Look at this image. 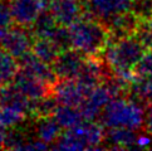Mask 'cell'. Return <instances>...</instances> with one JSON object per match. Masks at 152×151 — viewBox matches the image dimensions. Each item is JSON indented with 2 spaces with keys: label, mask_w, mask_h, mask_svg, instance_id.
Returning a JSON list of instances; mask_svg holds the SVG:
<instances>
[{
  "label": "cell",
  "mask_w": 152,
  "mask_h": 151,
  "mask_svg": "<svg viewBox=\"0 0 152 151\" xmlns=\"http://www.w3.org/2000/svg\"><path fill=\"white\" fill-rule=\"evenodd\" d=\"M73 48L86 57L99 58L103 49L111 39V33L107 26L98 19L83 14L78 20L69 26Z\"/></svg>",
  "instance_id": "1"
},
{
  "label": "cell",
  "mask_w": 152,
  "mask_h": 151,
  "mask_svg": "<svg viewBox=\"0 0 152 151\" xmlns=\"http://www.w3.org/2000/svg\"><path fill=\"white\" fill-rule=\"evenodd\" d=\"M146 103L133 96H118L108 102L101 113V122L107 128L127 127L140 130L145 125Z\"/></svg>",
  "instance_id": "2"
},
{
  "label": "cell",
  "mask_w": 152,
  "mask_h": 151,
  "mask_svg": "<svg viewBox=\"0 0 152 151\" xmlns=\"http://www.w3.org/2000/svg\"><path fill=\"white\" fill-rule=\"evenodd\" d=\"M146 51L147 48L140 38L136 34H131L118 39L111 38L101 57L115 72L134 71L136 66L146 54Z\"/></svg>",
  "instance_id": "3"
},
{
  "label": "cell",
  "mask_w": 152,
  "mask_h": 151,
  "mask_svg": "<svg viewBox=\"0 0 152 151\" xmlns=\"http://www.w3.org/2000/svg\"><path fill=\"white\" fill-rule=\"evenodd\" d=\"M104 126L94 121H84L73 128H68L61 133L52 146L58 150H98L103 149L106 139Z\"/></svg>",
  "instance_id": "4"
},
{
  "label": "cell",
  "mask_w": 152,
  "mask_h": 151,
  "mask_svg": "<svg viewBox=\"0 0 152 151\" xmlns=\"http://www.w3.org/2000/svg\"><path fill=\"white\" fill-rule=\"evenodd\" d=\"M34 40L35 37L29 26L15 24L14 26H10L5 35L0 39V47L9 54L19 59L31 51Z\"/></svg>",
  "instance_id": "5"
},
{
  "label": "cell",
  "mask_w": 152,
  "mask_h": 151,
  "mask_svg": "<svg viewBox=\"0 0 152 151\" xmlns=\"http://www.w3.org/2000/svg\"><path fill=\"white\" fill-rule=\"evenodd\" d=\"M84 14L104 23L118 14L129 12L133 0H82Z\"/></svg>",
  "instance_id": "6"
},
{
  "label": "cell",
  "mask_w": 152,
  "mask_h": 151,
  "mask_svg": "<svg viewBox=\"0 0 152 151\" xmlns=\"http://www.w3.org/2000/svg\"><path fill=\"white\" fill-rule=\"evenodd\" d=\"M89 88L79 83L75 78L58 79L53 86V95L56 96L59 105H68L79 107L82 102L91 93Z\"/></svg>",
  "instance_id": "7"
},
{
  "label": "cell",
  "mask_w": 152,
  "mask_h": 151,
  "mask_svg": "<svg viewBox=\"0 0 152 151\" xmlns=\"http://www.w3.org/2000/svg\"><path fill=\"white\" fill-rule=\"evenodd\" d=\"M113 98L111 89L107 87L106 83H101L91 91L87 98L79 106L86 121H94L96 118L101 117V113L108 105V102Z\"/></svg>",
  "instance_id": "8"
},
{
  "label": "cell",
  "mask_w": 152,
  "mask_h": 151,
  "mask_svg": "<svg viewBox=\"0 0 152 151\" xmlns=\"http://www.w3.org/2000/svg\"><path fill=\"white\" fill-rule=\"evenodd\" d=\"M86 59L87 57L83 53H80L75 48H70V49L59 53L57 59L52 63V67L58 79L75 78L84 64Z\"/></svg>",
  "instance_id": "9"
},
{
  "label": "cell",
  "mask_w": 152,
  "mask_h": 151,
  "mask_svg": "<svg viewBox=\"0 0 152 151\" xmlns=\"http://www.w3.org/2000/svg\"><path fill=\"white\" fill-rule=\"evenodd\" d=\"M13 84L30 100H39L42 97L53 93V87L50 84L43 82L42 79L23 71L21 68H19Z\"/></svg>",
  "instance_id": "10"
},
{
  "label": "cell",
  "mask_w": 152,
  "mask_h": 151,
  "mask_svg": "<svg viewBox=\"0 0 152 151\" xmlns=\"http://www.w3.org/2000/svg\"><path fill=\"white\" fill-rule=\"evenodd\" d=\"M9 5L13 21L23 26H30L44 9L40 0H10Z\"/></svg>",
  "instance_id": "11"
},
{
  "label": "cell",
  "mask_w": 152,
  "mask_h": 151,
  "mask_svg": "<svg viewBox=\"0 0 152 151\" xmlns=\"http://www.w3.org/2000/svg\"><path fill=\"white\" fill-rule=\"evenodd\" d=\"M56 17L58 24L70 26L84 14L82 0H52L48 8Z\"/></svg>",
  "instance_id": "12"
},
{
  "label": "cell",
  "mask_w": 152,
  "mask_h": 151,
  "mask_svg": "<svg viewBox=\"0 0 152 151\" xmlns=\"http://www.w3.org/2000/svg\"><path fill=\"white\" fill-rule=\"evenodd\" d=\"M18 62L23 71L33 74L34 77L42 79L43 82H45L48 84H50L52 87L57 83L58 77H57L56 72H54L52 64L43 62L42 59L38 58L31 51L29 53H26V54L23 56L21 58H19Z\"/></svg>",
  "instance_id": "13"
},
{
  "label": "cell",
  "mask_w": 152,
  "mask_h": 151,
  "mask_svg": "<svg viewBox=\"0 0 152 151\" xmlns=\"http://www.w3.org/2000/svg\"><path fill=\"white\" fill-rule=\"evenodd\" d=\"M31 101L14 84H8L0 88V107H9L24 115L31 113Z\"/></svg>",
  "instance_id": "14"
},
{
  "label": "cell",
  "mask_w": 152,
  "mask_h": 151,
  "mask_svg": "<svg viewBox=\"0 0 152 151\" xmlns=\"http://www.w3.org/2000/svg\"><path fill=\"white\" fill-rule=\"evenodd\" d=\"M138 135L136 130L127 127H112L106 132L103 149H131L137 145Z\"/></svg>",
  "instance_id": "15"
},
{
  "label": "cell",
  "mask_w": 152,
  "mask_h": 151,
  "mask_svg": "<svg viewBox=\"0 0 152 151\" xmlns=\"http://www.w3.org/2000/svg\"><path fill=\"white\" fill-rule=\"evenodd\" d=\"M61 126L53 116L39 117L37 118L33 127V133L42 140L43 142L48 144L52 147V144L56 142L58 137L61 136Z\"/></svg>",
  "instance_id": "16"
},
{
  "label": "cell",
  "mask_w": 152,
  "mask_h": 151,
  "mask_svg": "<svg viewBox=\"0 0 152 151\" xmlns=\"http://www.w3.org/2000/svg\"><path fill=\"white\" fill-rule=\"evenodd\" d=\"M53 117L57 120L59 126L64 128V130L73 128L86 121L79 107L68 106V105H59L56 112H54Z\"/></svg>",
  "instance_id": "17"
},
{
  "label": "cell",
  "mask_w": 152,
  "mask_h": 151,
  "mask_svg": "<svg viewBox=\"0 0 152 151\" xmlns=\"http://www.w3.org/2000/svg\"><path fill=\"white\" fill-rule=\"evenodd\" d=\"M57 25L58 21L53 15V13L49 9L44 8L29 28L35 38H48Z\"/></svg>",
  "instance_id": "18"
},
{
  "label": "cell",
  "mask_w": 152,
  "mask_h": 151,
  "mask_svg": "<svg viewBox=\"0 0 152 151\" xmlns=\"http://www.w3.org/2000/svg\"><path fill=\"white\" fill-rule=\"evenodd\" d=\"M18 59L9 54L4 49H0V87L8 86L14 82V78L19 71Z\"/></svg>",
  "instance_id": "19"
},
{
  "label": "cell",
  "mask_w": 152,
  "mask_h": 151,
  "mask_svg": "<svg viewBox=\"0 0 152 151\" xmlns=\"http://www.w3.org/2000/svg\"><path fill=\"white\" fill-rule=\"evenodd\" d=\"M31 52L39 59H42L43 62L48 64H52L61 53L58 51V48L53 44V42L48 38H35Z\"/></svg>",
  "instance_id": "20"
},
{
  "label": "cell",
  "mask_w": 152,
  "mask_h": 151,
  "mask_svg": "<svg viewBox=\"0 0 152 151\" xmlns=\"http://www.w3.org/2000/svg\"><path fill=\"white\" fill-rule=\"evenodd\" d=\"M58 106H59V103L56 98V96L53 93L48 95V96L42 97L39 100L31 101V113L30 115L35 118L53 116Z\"/></svg>",
  "instance_id": "21"
},
{
  "label": "cell",
  "mask_w": 152,
  "mask_h": 151,
  "mask_svg": "<svg viewBox=\"0 0 152 151\" xmlns=\"http://www.w3.org/2000/svg\"><path fill=\"white\" fill-rule=\"evenodd\" d=\"M48 39H50L53 42V44L58 48L59 52L73 48V42H72V35H70L69 26L58 24L53 29L50 35L48 37Z\"/></svg>",
  "instance_id": "22"
},
{
  "label": "cell",
  "mask_w": 152,
  "mask_h": 151,
  "mask_svg": "<svg viewBox=\"0 0 152 151\" xmlns=\"http://www.w3.org/2000/svg\"><path fill=\"white\" fill-rule=\"evenodd\" d=\"M26 115L9 107H0V127H13L18 126L24 121Z\"/></svg>",
  "instance_id": "23"
},
{
  "label": "cell",
  "mask_w": 152,
  "mask_h": 151,
  "mask_svg": "<svg viewBox=\"0 0 152 151\" xmlns=\"http://www.w3.org/2000/svg\"><path fill=\"white\" fill-rule=\"evenodd\" d=\"M134 34L140 38V40L145 44L147 51H152V15L148 18L140 19Z\"/></svg>",
  "instance_id": "24"
},
{
  "label": "cell",
  "mask_w": 152,
  "mask_h": 151,
  "mask_svg": "<svg viewBox=\"0 0 152 151\" xmlns=\"http://www.w3.org/2000/svg\"><path fill=\"white\" fill-rule=\"evenodd\" d=\"M13 21L10 5L7 1H0V39L10 28V23Z\"/></svg>",
  "instance_id": "25"
},
{
  "label": "cell",
  "mask_w": 152,
  "mask_h": 151,
  "mask_svg": "<svg viewBox=\"0 0 152 151\" xmlns=\"http://www.w3.org/2000/svg\"><path fill=\"white\" fill-rule=\"evenodd\" d=\"M145 131L152 136V101L146 105L145 108Z\"/></svg>",
  "instance_id": "26"
},
{
  "label": "cell",
  "mask_w": 152,
  "mask_h": 151,
  "mask_svg": "<svg viewBox=\"0 0 152 151\" xmlns=\"http://www.w3.org/2000/svg\"><path fill=\"white\" fill-rule=\"evenodd\" d=\"M151 144H152L151 135L150 136H146V135H138V139H137V146L138 147H147Z\"/></svg>",
  "instance_id": "27"
},
{
  "label": "cell",
  "mask_w": 152,
  "mask_h": 151,
  "mask_svg": "<svg viewBox=\"0 0 152 151\" xmlns=\"http://www.w3.org/2000/svg\"><path fill=\"white\" fill-rule=\"evenodd\" d=\"M40 1L43 3V5H44V8H49V5L52 3V0H40Z\"/></svg>",
  "instance_id": "28"
},
{
  "label": "cell",
  "mask_w": 152,
  "mask_h": 151,
  "mask_svg": "<svg viewBox=\"0 0 152 151\" xmlns=\"http://www.w3.org/2000/svg\"><path fill=\"white\" fill-rule=\"evenodd\" d=\"M0 1H7V0H0Z\"/></svg>",
  "instance_id": "29"
}]
</instances>
